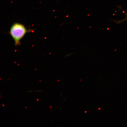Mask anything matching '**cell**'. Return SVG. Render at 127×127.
Listing matches in <instances>:
<instances>
[{"label": "cell", "mask_w": 127, "mask_h": 127, "mask_svg": "<svg viewBox=\"0 0 127 127\" xmlns=\"http://www.w3.org/2000/svg\"><path fill=\"white\" fill-rule=\"evenodd\" d=\"M33 31L28 29L23 24L16 22L11 27L9 33L13 39L15 46L17 47L20 45L21 41L27 33Z\"/></svg>", "instance_id": "cell-1"}, {"label": "cell", "mask_w": 127, "mask_h": 127, "mask_svg": "<svg viewBox=\"0 0 127 127\" xmlns=\"http://www.w3.org/2000/svg\"><path fill=\"white\" fill-rule=\"evenodd\" d=\"M41 92L40 90H38V91H36V92Z\"/></svg>", "instance_id": "cell-2"}, {"label": "cell", "mask_w": 127, "mask_h": 127, "mask_svg": "<svg viewBox=\"0 0 127 127\" xmlns=\"http://www.w3.org/2000/svg\"><path fill=\"white\" fill-rule=\"evenodd\" d=\"M31 92H32V91H28V93H31Z\"/></svg>", "instance_id": "cell-3"}]
</instances>
